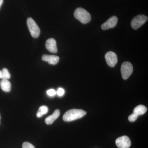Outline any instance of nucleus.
<instances>
[{
	"mask_svg": "<svg viewBox=\"0 0 148 148\" xmlns=\"http://www.w3.org/2000/svg\"><path fill=\"white\" fill-rule=\"evenodd\" d=\"M3 1V0H0V8H1V6L2 5Z\"/></svg>",
	"mask_w": 148,
	"mask_h": 148,
	"instance_id": "21",
	"label": "nucleus"
},
{
	"mask_svg": "<svg viewBox=\"0 0 148 148\" xmlns=\"http://www.w3.org/2000/svg\"><path fill=\"white\" fill-rule=\"evenodd\" d=\"M118 20V19L116 16H112L101 25V28L103 30H105L114 28L117 24Z\"/></svg>",
	"mask_w": 148,
	"mask_h": 148,
	"instance_id": "8",
	"label": "nucleus"
},
{
	"mask_svg": "<svg viewBox=\"0 0 148 148\" xmlns=\"http://www.w3.org/2000/svg\"><path fill=\"white\" fill-rule=\"evenodd\" d=\"M60 112L59 110H56L52 114L46 118L45 122L47 125L52 124L60 116Z\"/></svg>",
	"mask_w": 148,
	"mask_h": 148,
	"instance_id": "11",
	"label": "nucleus"
},
{
	"mask_svg": "<svg viewBox=\"0 0 148 148\" xmlns=\"http://www.w3.org/2000/svg\"><path fill=\"white\" fill-rule=\"evenodd\" d=\"M147 20V16L146 15L143 14L137 15L131 21V27L133 29H137L145 24Z\"/></svg>",
	"mask_w": 148,
	"mask_h": 148,
	"instance_id": "5",
	"label": "nucleus"
},
{
	"mask_svg": "<svg viewBox=\"0 0 148 148\" xmlns=\"http://www.w3.org/2000/svg\"><path fill=\"white\" fill-rule=\"evenodd\" d=\"M0 119H1V116H0Z\"/></svg>",
	"mask_w": 148,
	"mask_h": 148,
	"instance_id": "22",
	"label": "nucleus"
},
{
	"mask_svg": "<svg viewBox=\"0 0 148 148\" xmlns=\"http://www.w3.org/2000/svg\"><path fill=\"white\" fill-rule=\"evenodd\" d=\"M74 16L83 24H86L91 20V16L87 11L82 8H78L75 11Z\"/></svg>",
	"mask_w": 148,
	"mask_h": 148,
	"instance_id": "2",
	"label": "nucleus"
},
{
	"mask_svg": "<svg viewBox=\"0 0 148 148\" xmlns=\"http://www.w3.org/2000/svg\"><path fill=\"white\" fill-rule=\"evenodd\" d=\"M27 24L28 28L32 36L34 38L39 37L40 34V29L34 20L31 17L27 20Z\"/></svg>",
	"mask_w": 148,
	"mask_h": 148,
	"instance_id": "3",
	"label": "nucleus"
},
{
	"mask_svg": "<svg viewBox=\"0 0 148 148\" xmlns=\"http://www.w3.org/2000/svg\"><path fill=\"white\" fill-rule=\"evenodd\" d=\"M107 64L111 67L115 66L118 62L117 56L114 52L110 51L107 52L105 55Z\"/></svg>",
	"mask_w": 148,
	"mask_h": 148,
	"instance_id": "7",
	"label": "nucleus"
},
{
	"mask_svg": "<svg viewBox=\"0 0 148 148\" xmlns=\"http://www.w3.org/2000/svg\"><path fill=\"white\" fill-rule=\"evenodd\" d=\"M133 66L130 62L125 61L122 64L121 73L122 77L124 79H127L131 75L133 72Z\"/></svg>",
	"mask_w": 148,
	"mask_h": 148,
	"instance_id": "4",
	"label": "nucleus"
},
{
	"mask_svg": "<svg viewBox=\"0 0 148 148\" xmlns=\"http://www.w3.org/2000/svg\"><path fill=\"white\" fill-rule=\"evenodd\" d=\"M42 59L43 61H47L49 64L56 65L57 64L59 61V57L57 56L49 55L45 54L43 55Z\"/></svg>",
	"mask_w": 148,
	"mask_h": 148,
	"instance_id": "10",
	"label": "nucleus"
},
{
	"mask_svg": "<svg viewBox=\"0 0 148 148\" xmlns=\"http://www.w3.org/2000/svg\"><path fill=\"white\" fill-rule=\"evenodd\" d=\"M138 116L135 114L134 113L129 116L128 117V120L130 121V122H134L138 118Z\"/></svg>",
	"mask_w": 148,
	"mask_h": 148,
	"instance_id": "16",
	"label": "nucleus"
},
{
	"mask_svg": "<svg viewBox=\"0 0 148 148\" xmlns=\"http://www.w3.org/2000/svg\"><path fill=\"white\" fill-rule=\"evenodd\" d=\"M56 94L60 97L63 96L65 94V90L64 88H58L57 91H56Z\"/></svg>",
	"mask_w": 148,
	"mask_h": 148,
	"instance_id": "17",
	"label": "nucleus"
},
{
	"mask_svg": "<svg viewBox=\"0 0 148 148\" xmlns=\"http://www.w3.org/2000/svg\"><path fill=\"white\" fill-rule=\"evenodd\" d=\"M86 114V112L83 110L72 109L65 113L63 116V119L65 121L71 122L81 118Z\"/></svg>",
	"mask_w": 148,
	"mask_h": 148,
	"instance_id": "1",
	"label": "nucleus"
},
{
	"mask_svg": "<svg viewBox=\"0 0 148 148\" xmlns=\"http://www.w3.org/2000/svg\"><path fill=\"white\" fill-rule=\"evenodd\" d=\"M2 78V73L1 71H0V79Z\"/></svg>",
	"mask_w": 148,
	"mask_h": 148,
	"instance_id": "20",
	"label": "nucleus"
},
{
	"mask_svg": "<svg viewBox=\"0 0 148 148\" xmlns=\"http://www.w3.org/2000/svg\"><path fill=\"white\" fill-rule=\"evenodd\" d=\"M2 73V79H8L10 78V74L8 70L5 68H4L1 71Z\"/></svg>",
	"mask_w": 148,
	"mask_h": 148,
	"instance_id": "15",
	"label": "nucleus"
},
{
	"mask_svg": "<svg viewBox=\"0 0 148 148\" xmlns=\"http://www.w3.org/2000/svg\"><path fill=\"white\" fill-rule=\"evenodd\" d=\"M0 86L2 90L5 92H10L11 88V84L8 79H3L0 82Z\"/></svg>",
	"mask_w": 148,
	"mask_h": 148,
	"instance_id": "12",
	"label": "nucleus"
},
{
	"mask_svg": "<svg viewBox=\"0 0 148 148\" xmlns=\"http://www.w3.org/2000/svg\"><path fill=\"white\" fill-rule=\"evenodd\" d=\"M147 109L145 106L143 105H139L133 110V113L138 116L144 114L147 112Z\"/></svg>",
	"mask_w": 148,
	"mask_h": 148,
	"instance_id": "13",
	"label": "nucleus"
},
{
	"mask_svg": "<svg viewBox=\"0 0 148 148\" xmlns=\"http://www.w3.org/2000/svg\"><path fill=\"white\" fill-rule=\"evenodd\" d=\"M116 144L119 148H129L131 146L130 139L127 136H123L116 140Z\"/></svg>",
	"mask_w": 148,
	"mask_h": 148,
	"instance_id": "6",
	"label": "nucleus"
},
{
	"mask_svg": "<svg viewBox=\"0 0 148 148\" xmlns=\"http://www.w3.org/2000/svg\"><path fill=\"white\" fill-rule=\"evenodd\" d=\"M22 148H35L34 146L32 145L31 143H28V142H25L22 145Z\"/></svg>",
	"mask_w": 148,
	"mask_h": 148,
	"instance_id": "18",
	"label": "nucleus"
},
{
	"mask_svg": "<svg viewBox=\"0 0 148 148\" xmlns=\"http://www.w3.org/2000/svg\"><path fill=\"white\" fill-rule=\"evenodd\" d=\"M45 47L51 53H56L58 51L56 41L54 39H48L46 42Z\"/></svg>",
	"mask_w": 148,
	"mask_h": 148,
	"instance_id": "9",
	"label": "nucleus"
},
{
	"mask_svg": "<svg viewBox=\"0 0 148 148\" xmlns=\"http://www.w3.org/2000/svg\"><path fill=\"white\" fill-rule=\"evenodd\" d=\"M47 93L49 96L52 97V96H55L56 94V91L54 89H50L47 91Z\"/></svg>",
	"mask_w": 148,
	"mask_h": 148,
	"instance_id": "19",
	"label": "nucleus"
},
{
	"mask_svg": "<svg viewBox=\"0 0 148 148\" xmlns=\"http://www.w3.org/2000/svg\"><path fill=\"white\" fill-rule=\"evenodd\" d=\"M48 112V108L47 106H42L40 107L38 111L37 112V116L38 118H40L43 115L45 114Z\"/></svg>",
	"mask_w": 148,
	"mask_h": 148,
	"instance_id": "14",
	"label": "nucleus"
}]
</instances>
